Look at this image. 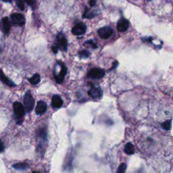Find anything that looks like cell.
<instances>
[{"mask_svg":"<svg viewBox=\"0 0 173 173\" xmlns=\"http://www.w3.org/2000/svg\"><path fill=\"white\" fill-rule=\"evenodd\" d=\"M118 64H119V62H118L117 61H115L114 63H113V66H112V67L109 69V70H112L114 68H116L117 66H118Z\"/></svg>","mask_w":173,"mask_h":173,"instance_id":"d4e9b609","label":"cell"},{"mask_svg":"<svg viewBox=\"0 0 173 173\" xmlns=\"http://www.w3.org/2000/svg\"><path fill=\"white\" fill-rule=\"evenodd\" d=\"M10 20L11 22L14 25H18L20 27L25 24L26 19L23 14L20 13H13L11 14L10 16Z\"/></svg>","mask_w":173,"mask_h":173,"instance_id":"5b68a950","label":"cell"},{"mask_svg":"<svg viewBox=\"0 0 173 173\" xmlns=\"http://www.w3.org/2000/svg\"><path fill=\"white\" fill-rule=\"evenodd\" d=\"M129 27V21L124 18L120 19L117 23V29L119 32L121 33L125 32L126 31H127Z\"/></svg>","mask_w":173,"mask_h":173,"instance_id":"30bf717a","label":"cell"},{"mask_svg":"<svg viewBox=\"0 0 173 173\" xmlns=\"http://www.w3.org/2000/svg\"><path fill=\"white\" fill-rule=\"evenodd\" d=\"M2 27L5 34H8L10 31V22L7 17L2 18Z\"/></svg>","mask_w":173,"mask_h":173,"instance_id":"4fadbf2b","label":"cell"},{"mask_svg":"<svg viewBox=\"0 0 173 173\" xmlns=\"http://www.w3.org/2000/svg\"><path fill=\"white\" fill-rule=\"evenodd\" d=\"M4 151V144L2 143V152Z\"/></svg>","mask_w":173,"mask_h":173,"instance_id":"83f0119b","label":"cell"},{"mask_svg":"<svg viewBox=\"0 0 173 173\" xmlns=\"http://www.w3.org/2000/svg\"><path fill=\"white\" fill-rule=\"evenodd\" d=\"M85 45H91L92 47L94 48V49H96L97 48V45L96 43H94L93 41H92V40H89V41H86L85 42Z\"/></svg>","mask_w":173,"mask_h":173,"instance_id":"7402d4cb","label":"cell"},{"mask_svg":"<svg viewBox=\"0 0 173 173\" xmlns=\"http://www.w3.org/2000/svg\"><path fill=\"white\" fill-rule=\"evenodd\" d=\"M58 50L62 51H66L68 47V41L66 37L62 33H59L57 35V45Z\"/></svg>","mask_w":173,"mask_h":173,"instance_id":"7a4b0ae2","label":"cell"},{"mask_svg":"<svg viewBox=\"0 0 173 173\" xmlns=\"http://www.w3.org/2000/svg\"><path fill=\"white\" fill-rule=\"evenodd\" d=\"M40 80H41V78H40V75L39 74H34L32 77L28 79L29 82L33 85H37L38 83H39Z\"/></svg>","mask_w":173,"mask_h":173,"instance_id":"e0dca14e","label":"cell"},{"mask_svg":"<svg viewBox=\"0 0 173 173\" xmlns=\"http://www.w3.org/2000/svg\"><path fill=\"white\" fill-rule=\"evenodd\" d=\"M16 4L18 5V7L20 8V10L23 11L24 10V2L22 1H16Z\"/></svg>","mask_w":173,"mask_h":173,"instance_id":"603a6c76","label":"cell"},{"mask_svg":"<svg viewBox=\"0 0 173 173\" xmlns=\"http://www.w3.org/2000/svg\"><path fill=\"white\" fill-rule=\"evenodd\" d=\"M24 105L25 110L27 111L28 113H30V112L33 110L34 105V100L33 96H31L30 93H27L24 95Z\"/></svg>","mask_w":173,"mask_h":173,"instance_id":"277c9868","label":"cell"},{"mask_svg":"<svg viewBox=\"0 0 173 173\" xmlns=\"http://www.w3.org/2000/svg\"><path fill=\"white\" fill-rule=\"evenodd\" d=\"M25 3H27L28 5H30V6L32 7V8H33V9L35 8L36 4H37L36 1H25Z\"/></svg>","mask_w":173,"mask_h":173,"instance_id":"cb8c5ba5","label":"cell"},{"mask_svg":"<svg viewBox=\"0 0 173 173\" xmlns=\"http://www.w3.org/2000/svg\"><path fill=\"white\" fill-rule=\"evenodd\" d=\"M89 3V4H90L91 6L93 7V6H95V5H96V4H97V2L95 1V0H91V1H90Z\"/></svg>","mask_w":173,"mask_h":173,"instance_id":"484cf974","label":"cell"},{"mask_svg":"<svg viewBox=\"0 0 173 173\" xmlns=\"http://www.w3.org/2000/svg\"><path fill=\"white\" fill-rule=\"evenodd\" d=\"M46 109H47V104L42 101H40L38 102L35 108V112L37 115H42L44 114Z\"/></svg>","mask_w":173,"mask_h":173,"instance_id":"7c38bea8","label":"cell"},{"mask_svg":"<svg viewBox=\"0 0 173 173\" xmlns=\"http://www.w3.org/2000/svg\"><path fill=\"white\" fill-rule=\"evenodd\" d=\"M113 29L109 26H106V27H102L99 28L97 31L99 36L103 39H107L109 37H110L113 34Z\"/></svg>","mask_w":173,"mask_h":173,"instance_id":"8992f818","label":"cell"},{"mask_svg":"<svg viewBox=\"0 0 173 173\" xmlns=\"http://www.w3.org/2000/svg\"><path fill=\"white\" fill-rule=\"evenodd\" d=\"M90 54L91 53L87 50H81L79 51V56L80 57H81V58H87V57H89V56H90Z\"/></svg>","mask_w":173,"mask_h":173,"instance_id":"ffe728a7","label":"cell"},{"mask_svg":"<svg viewBox=\"0 0 173 173\" xmlns=\"http://www.w3.org/2000/svg\"><path fill=\"white\" fill-rule=\"evenodd\" d=\"M58 48H57L56 45L53 46L52 47V51L54 54H57V51H58Z\"/></svg>","mask_w":173,"mask_h":173,"instance_id":"4316f807","label":"cell"},{"mask_svg":"<svg viewBox=\"0 0 173 173\" xmlns=\"http://www.w3.org/2000/svg\"><path fill=\"white\" fill-rule=\"evenodd\" d=\"M60 64V73L58 74H54L55 80L57 83L61 84L64 80V77L67 74V67L62 62H58Z\"/></svg>","mask_w":173,"mask_h":173,"instance_id":"6da1fadb","label":"cell"},{"mask_svg":"<svg viewBox=\"0 0 173 173\" xmlns=\"http://www.w3.org/2000/svg\"><path fill=\"white\" fill-rule=\"evenodd\" d=\"M14 168H15L16 170H18V171H23V170L27 169L28 165L26 163H17V164H14V165L12 166Z\"/></svg>","mask_w":173,"mask_h":173,"instance_id":"ac0fdd59","label":"cell"},{"mask_svg":"<svg viewBox=\"0 0 173 173\" xmlns=\"http://www.w3.org/2000/svg\"><path fill=\"white\" fill-rule=\"evenodd\" d=\"M63 105V101L58 95H54L51 100V106L54 108H60Z\"/></svg>","mask_w":173,"mask_h":173,"instance_id":"8fae6325","label":"cell"},{"mask_svg":"<svg viewBox=\"0 0 173 173\" xmlns=\"http://www.w3.org/2000/svg\"><path fill=\"white\" fill-rule=\"evenodd\" d=\"M105 75V70L103 69L95 68L91 69L87 73V78L92 79H102Z\"/></svg>","mask_w":173,"mask_h":173,"instance_id":"3957f363","label":"cell"},{"mask_svg":"<svg viewBox=\"0 0 173 173\" xmlns=\"http://www.w3.org/2000/svg\"><path fill=\"white\" fill-rule=\"evenodd\" d=\"M33 173H39V172H33Z\"/></svg>","mask_w":173,"mask_h":173,"instance_id":"f1b7e54d","label":"cell"},{"mask_svg":"<svg viewBox=\"0 0 173 173\" xmlns=\"http://www.w3.org/2000/svg\"><path fill=\"white\" fill-rule=\"evenodd\" d=\"M88 95L93 100L101 99L103 96V91L100 87L91 86L90 90L88 91Z\"/></svg>","mask_w":173,"mask_h":173,"instance_id":"ba28073f","label":"cell"},{"mask_svg":"<svg viewBox=\"0 0 173 173\" xmlns=\"http://www.w3.org/2000/svg\"><path fill=\"white\" fill-rule=\"evenodd\" d=\"M1 80L2 81L8 86H10V87H14V86H16V84L13 81H11V80H10L7 77H5L3 72L2 71V76H1Z\"/></svg>","mask_w":173,"mask_h":173,"instance_id":"5bb4252c","label":"cell"},{"mask_svg":"<svg viewBox=\"0 0 173 173\" xmlns=\"http://www.w3.org/2000/svg\"><path fill=\"white\" fill-rule=\"evenodd\" d=\"M86 30V26L85 24L83 22H80L79 24L74 26L73 29H72V33L74 35L79 36L83 34Z\"/></svg>","mask_w":173,"mask_h":173,"instance_id":"9c48e42d","label":"cell"},{"mask_svg":"<svg viewBox=\"0 0 173 173\" xmlns=\"http://www.w3.org/2000/svg\"><path fill=\"white\" fill-rule=\"evenodd\" d=\"M96 16V11H95L94 10H89L88 8H86V9L85 10V11L84 12V14H83V18H89V19H90V18H93V17H95Z\"/></svg>","mask_w":173,"mask_h":173,"instance_id":"2e32d148","label":"cell"},{"mask_svg":"<svg viewBox=\"0 0 173 173\" xmlns=\"http://www.w3.org/2000/svg\"><path fill=\"white\" fill-rule=\"evenodd\" d=\"M125 152L128 155H132L135 153V148L131 143H126L125 146Z\"/></svg>","mask_w":173,"mask_h":173,"instance_id":"9a60e30c","label":"cell"},{"mask_svg":"<svg viewBox=\"0 0 173 173\" xmlns=\"http://www.w3.org/2000/svg\"><path fill=\"white\" fill-rule=\"evenodd\" d=\"M126 170V164L125 163H122L119 166L117 170L116 173H125Z\"/></svg>","mask_w":173,"mask_h":173,"instance_id":"44dd1931","label":"cell"},{"mask_svg":"<svg viewBox=\"0 0 173 173\" xmlns=\"http://www.w3.org/2000/svg\"><path fill=\"white\" fill-rule=\"evenodd\" d=\"M171 122H172L171 120H166L165 122H164L161 124V126H162V128L163 129L166 130V131H169L171 128Z\"/></svg>","mask_w":173,"mask_h":173,"instance_id":"d6986e66","label":"cell"},{"mask_svg":"<svg viewBox=\"0 0 173 173\" xmlns=\"http://www.w3.org/2000/svg\"><path fill=\"white\" fill-rule=\"evenodd\" d=\"M13 108L14 114H15L18 119H21V118L24 116L25 113V108L23 107L21 103L18 102H14L13 104Z\"/></svg>","mask_w":173,"mask_h":173,"instance_id":"52a82bcc","label":"cell"}]
</instances>
